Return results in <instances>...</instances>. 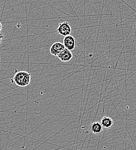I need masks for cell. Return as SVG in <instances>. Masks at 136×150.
Instances as JSON below:
<instances>
[{
	"label": "cell",
	"instance_id": "cell-1",
	"mask_svg": "<svg viewBox=\"0 0 136 150\" xmlns=\"http://www.w3.org/2000/svg\"><path fill=\"white\" fill-rule=\"evenodd\" d=\"M31 75L26 71H20L14 76V80L16 86L24 87L28 86L31 82Z\"/></svg>",
	"mask_w": 136,
	"mask_h": 150
},
{
	"label": "cell",
	"instance_id": "cell-2",
	"mask_svg": "<svg viewBox=\"0 0 136 150\" xmlns=\"http://www.w3.org/2000/svg\"><path fill=\"white\" fill-rule=\"evenodd\" d=\"M56 32L58 35L64 37L71 35L73 32L71 24L65 21L60 23L56 30Z\"/></svg>",
	"mask_w": 136,
	"mask_h": 150
},
{
	"label": "cell",
	"instance_id": "cell-3",
	"mask_svg": "<svg viewBox=\"0 0 136 150\" xmlns=\"http://www.w3.org/2000/svg\"><path fill=\"white\" fill-rule=\"evenodd\" d=\"M63 43L65 48L71 52L74 50L77 47V40L72 35H68L64 38Z\"/></svg>",
	"mask_w": 136,
	"mask_h": 150
},
{
	"label": "cell",
	"instance_id": "cell-4",
	"mask_svg": "<svg viewBox=\"0 0 136 150\" xmlns=\"http://www.w3.org/2000/svg\"><path fill=\"white\" fill-rule=\"evenodd\" d=\"M64 45L61 42L54 43L50 48V53L54 56H58V55L65 49Z\"/></svg>",
	"mask_w": 136,
	"mask_h": 150
},
{
	"label": "cell",
	"instance_id": "cell-5",
	"mask_svg": "<svg viewBox=\"0 0 136 150\" xmlns=\"http://www.w3.org/2000/svg\"><path fill=\"white\" fill-rule=\"evenodd\" d=\"M58 57V59L64 62H67L71 61L73 58V53H71V51L68 50L67 49H65L59 55Z\"/></svg>",
	"mask_w": 136,
	"mask_h": 150
},
{
	"label": "cell",
	"instance_id": "cell-6",
	"mask_svg": "<svg viewBox=\"0 0 136 150\" xmlns=\"http://www.w3.org/2000/svg\"><path fill=\"white\" fill-rule=\"evenodd\" d=\"M100 123L104 128L110 129L113 127L114 124V121L113 119L111 117H104L101 120Z\"/></svg>",
	"mask_w": 136,
	"mask_h": 150
},
{
	"label": "cell",
	"instance_id": "cell-7",
	"mask_svg": "<svg viewBox=\"0 0 136 150\" xmlns=\"http://www.w3.org/2000/svg\"><path fill=\"white\" fill-rule=\"evenodd\" d=\"M103 127L100 122H93L90 127L91 132L94 134H99L103 131Z\"/></svg>",
	"mask_w": 136,
	"mask_h": 150
}]
</instances>
